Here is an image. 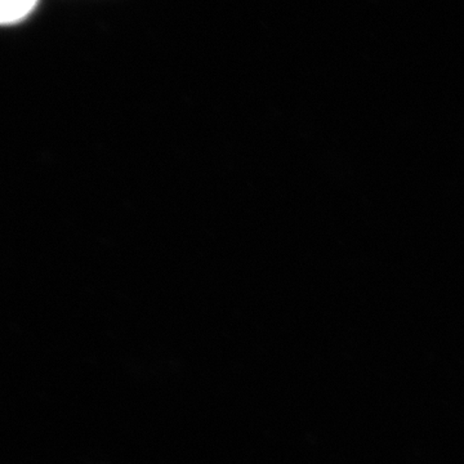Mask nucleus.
I'll list each match as a JSON object with an SVG mask.
<instances>
[{
    "label": "nucleus",
    "mask_w": 464,
    "mask_h": 464,
    "mask_svg": "<svg viewBox=\"0 0 464 464\" xmlns=\"http://www.w3.org/2000/svg\"><path fill=\"white\" fill-rule=\"evenodd\" d=\"M38 0H2L0 2V21L3 25H12L24 20L35 7Z\"/></svg>",
    "instance_id": "nucleus-1"
}]
</instances>
